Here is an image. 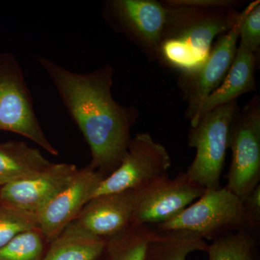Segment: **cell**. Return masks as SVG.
I'll list each match as a JSON object with an SVG mask.
<instances>
[{
    "label": "cell",
    "instance_id": "obj_1",
    "mask_svg": "<svg viewBox=\"0 0 260 260\" xmlns=\"http://www.w3.org/2000/svg\"><path fill=\"white\" fill-rule=\"evenodd\" d=\"M37 61L90 147L89 166L104 179L109 177L126 156L139 114L136 108L121 105L113 98L112 67L106 64L81 73L44 56H38Z\"/></svg>",
    "mask_w": 260,
    "mask_h": 260
},
{
    "label": "cell",
    "instance_id": "obj_14",
    "mask_svg": "<svg viewBox=\"0 0 260 260\" xmlns=\"http://www.w3.org/2000/svg\"><path fill=\"white\" fill-rule=\"evenodd\" d=\"M256 54L239 44L230 70L222 83L208 95L191 121L194 126L205 114L215 108L237 101L242 94L255 90Z\"/></svg>",
    "mask_w": 260,
    "mask_h": 260
},
{
    "label": "cell",
    "instance_id": "obj_7",
    "mask_svg": "<svg viewBox=\"0 0 260 260\" xmlns=\"http://www.w3.org/2000/svg\"><path fill=\"white\" fill-rule=\"evenodd\" d=\"M206 190L180 172L171 179L168 174L135 189L133 223L135 225H157L177 215Z\"/></svg>",
    "mask_w": 260,
    "mask_h": 260
},
{
    "label": "cell",
    "instance_id": "obj_5",
    "mask_svg": "<svg viewBox=\"0 0 260 260\" xmlns=\"http://www.w3.org/2000/svg\"><path fill=\"white\" fill-rule=\"evenodd\" d=\"M0 130L25 137L51 155H58L38 120L21 66L10 53L0 54Z\"/></svg>",
    "mask_w": 260,
    "mask_h": 260
},
{
    "label": "cell",
    "instance_id": "obj_22",
    "mask_svg": "<svg viewBox=\"0 0 260 260\" xmlns=\"http://www.w3.org/2000/svg\"><path fill=\"white\" fill-rule=\"evenodd\" d=\"M240 44L257 54L260 46V1L250 3V8L243 20L239 32Z\"/></svg>",
    "mask_w": 260,
    "mask_h": 260
},
{
    "label": "cell",
    "instance_id": "obj_4",
    "mask_svg": "<svg viewBox=\"0 0 260 260\" xmlns=\"http://www.w3.org/2000/svg\"><path fill=\"white\" fill-rule=\"evenodd\" d=\"M237 101L224 104L202 116L188 134V145L196 155L186 174L205 189H218L229 148L233 119L239 110Z\"/></svg>",
    "mask_w": 260,
    "mask_h": 260
},
{
    "label": "cell",
    "instance_id": "obj_10",
    "mask_svg": "<svg viewBox=\"0 0 260 260\" xmlns=\"http://www.w3.org/2000/svg\"><path fill=\"white\" fill-rule=\"evenodd\" d=\"M250 8V4L240 13V16L229 31L220 36L212 47L203 64L189 73H181L179 86L187 103L186 118L194 119L205 99L225 79L237 50L241 25Z\"/></svg>",
    "mask_w": 260,
    "mask_h": 260
},
{
    "label": "cell",
    "instance_id": "obj_13",
    "mask_svg": "<svg viewBox=\"0 0 260 260\" xmlns=\"http://www.w3.org/2000/svg\"><path fill=\"white\" fill-rule=\"evenodd\" d=\"M102 174L88 165L79 169L74 179L45 207L38 216V224L48 244L63 232L83 207L93 198L104 180Z\"/></svg>",
    "mask_w": 260,
    "mask_h": 260
},
{
    "label": "cell",
    "instance_id": "obj_20",
    "mask_svg": "<svg viewBox=\"0 0 260 260\" xmlns=\"http://www.w3.org/2000/svg\"><path fill=\"white\" fill-rule=\"evenodd\" d=\"M46 243L37 228L25 231L0 249V260H42Z\"/></svg>",
    "mask_w": 260,
    "mask_h": 260
},
{
    "label": "cell",
    "instance_id": "obj_3",
    "mask_svg": "<svg viewBox=\"0 0 260 260\" xmlns=\"http://www.w3.org/2000/svg\"><path fill=\"white\" fill-rule=\"evenodd\" d=\"M243 229V200L225 187L206 189L193 204L154 228L211 241Z\"/></svg>",
    "mask_w": 260,
    "mask_h": 260
},
{
    "label": "cell",
    "instance_id": "obj_21",
    "mask_svg": "<svg viewBox=\"0 0 260 260\" xmlns=\"http://www.w3.org/2000/svg\"><path fill=\"white\" fill-rule=\"evenodd\" d=\"M38 227L37 215L0 204V249L20 233Z\"/></svg>",
    "mask_w": 260,
    "mask_h": 260
},
{
    "label": "cell",
    "instance_id": "obj_6",
    "mask_svg": "<svg viewBox=\"0 0 260 260\" xmlns=\"http://www.w3.org/2000/svg\"><path fill=\"white\" fill-rule=\"evenodd\" d=\"M232 162L225 186L244 200L259 185L260 181V104L259 96L233 119L229 135Z\"/></svg>",
    "mask_w": 260,
    "mask_h": 260
},
{
    "label": "cell",
    "instance_id": "obj_24",
    "mask_svg": "<svg viewBox=\"0 0 260 260\" xmlns=\"http://www.w3.org/2000/svg\"><path fill=\"white\" fill-rule=\"evenodd\" d=\"M164 5L167 7H189V8L219 9L235 8L239 2L234 0H167Z\"/></svg>",
    "mask_w": 260,
    "mask_h": 260
},
{
    "label": "cell",
    "instance_id": "obj_17",
    "mask_svg": "<svg viewBox=\"0 0 260 260\" xmlns=\"http://www.w3.org/2000/svg\"><path fill=\"white\" fill-rule=\"evenodd\" d=\"M208 248V243L200 238L155 230L153 239L147 247L145 260H186L190 253L207 251Z\"/></svg>",
    "mask_w": 260,
    "mask_h": 260
},
{
    "label": "cell",
    "instance_id": "obj_2",
    "mask_svg": "<svg viewBox=\"0 0 260 260\" xmlns=\"http://www.w3.org/2000/svg\"><path fill=\"white\" fill-rule=\"evenodd\" d=\"M167 8V23L156 56L181 73L199 69L209 56L215 38L229 31L240 16L235 8Z\"/></svg>",
    "mask_w": 260,
    "mask_h": 260
},
{
    "label": "cell",
    "instance_id": "obj_19",
    "mask_svg": "<svg viewBox=\"0 0 260 260\" xmlns=\"http://www.w3.org/2000/svg\"><path fill=\"white\" fill-rule=\"evenodd\" d=\"M105 240L59 236L49 244L42 260H97Z\"/></svg>",
    "mask_w": 260,
    "mask_h": 260
},
{
    "label": "cell",
    "instance_id": "obj_15",
    "mask_svg": "<svg viewBox=\"0 0 260 260\" xmlns=\"http://www.w3.org/2000/svg\"><path fill=\"white\" fill-rule=\"evenodd\" d=\"M37 148L10 140L0 143V187L46 170L52 165Z\"/></svg>",
    "mask_w": 260,
    "mask_h": 260
},
{
    "label": "cell",
    "instance_id": "obj_8",
    "mask_svg": "<svg viewBox=\"0 0 260 260\" xmlns=\"http://www.w3.org/2000/svg\"><path fill=\"white\" fill-rule=\"evenodd\" d=\"M171 167L172 158L167 148L149 133H138L132 138L120 166L102 181L93 198L138 189L167 175Z\"/></svg>",
    "mask_w": 260,
    "mask_h": 260
},
{
    "label": "cell",
    "instance_id": "obj_9",
    "mask_svg": "<svg viewBox=\"0 0 260 260\" xmlns=\"http://www.w3.org/2000/svg\"><path fill=\"white\" fill-rule=\"evenodd\" d=\"M168 8L154 0H109L103 16L109 26L156 56L167 23Z\"/></svg>",
    "mask_w": 260,
    "mask_h": 260
},
{
    "label": "cell",
    "instance_id": "obj_18",
    "mask_svg": "<svg viewBox=\"0 0 260 260\" xmlns=\"http://www.w3.org/2000/svg\"><path fill=\"white\" fill-rule=\"evenodd\" d=\"M259 237L245 230L229 233L208 244V260H259Z\"/></svg>",
    "mask_w": 260,
    "mask_h": 260
},
{
    "label": "cell",
    "instance_id": "obj_11",
    "mask_svg": "<svg viewBox=\"0 0 260 260\" xmlns=\"http://www.w3.org/2000/svg\"><path fill=\"white\" fill-rule=\"evenodd\" d=\"M134 206L135 189L99 195L83 207L60 235L105 240L132 225Z\"/></svg>",
    "mask_w": 260,
    "mask_h": 260
},
{
    "label": "cell",
    "instance_id": "obj_23",
    "mask_svg": "<svg viewBox=\"0 0 260 260\" xmlns=\"http://www.w3.org/2000/svg\"><path fill=\"white\" fill-rule=\"evenodd\" d=\"M244 229L256 237L260 235V184L243 200Z\"/></svg>",
    "mask_w": 260,
    "mask_h": 260
},
{
    "label": "cell",
    "instance_id": "obj_16",
    "mask_svg": "<svg viewBox=\"0 0 260 260\" xmlns=\"http://www.w3.org/2000/svg\"><path fill=\"white\" fill-rule=\"evenodd\" d=\"M154 234L153 227L131 225L105 239L104 249L97 260H145L147 247Z\"/></svg>",
    "mask_w": 260,
    "mask_h": 260
},
{
    "label": "cell",
    "instance_id": "obj_12",
    "mask_svg": "<svg viewBox=\"0 0 260 260\" xmlns=\"http://www.w3.org/2000/svg\"><path fill=\"white\" fill-rule=\"evenodd\" d=\"M79 169L74 164H53L40 173L0 187V204L39 215L70 184Z\"/></svg>",
    "mask_w": 260,
    "mask_h": 260
}]
</instances>
